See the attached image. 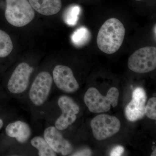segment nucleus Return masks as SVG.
<instances>
[{"instance_id": "obj_4", "label": "nucleus", "mask_w": 156, "mask_h": 156, "mask_svg": "<svg viewBox=\"0 0 156 156\" xmlns=\"http://www.w3.org/2000/svg\"><path fill=\"white\" fill-rule=\"evenodd\" d=\"M128 66L132 71L139 73H145L155 69V47H144L136 50L129 57Z\"/></svg>"}, {"instance_id": "obj_15", "label": "nucleus", "mask_w": 156, "mask_h": 156, "mask_svg": "<svg viewBox=\"0 0 156 156\" xmlns=\"http://www.w3.org/2000/svg\"><path fill=\"white\" fill-rule=\"evenodd\" d=\"M91 38V33L88 29L84 27L77 29L72 36L73 43L77 47H82L87 44Z\"/></svg>"}, {"instance_id": "obj_1", "label": "nucleus", "mask_w": 156, "mask_h": 156, "mask_svg": "<svg viewBox=\"0 0 156 156\" xmlns=\"http://www.w3.org/2000/svg\"><path fill=\"white\" fill-rule=\"evenodd\" d=\"M126 29L121 21L110 18L101 26L97 38L98 48L104 53L111 54L116 52L122 44Z\"/></svg>"}, {"instance_id": "obj_14", "label": "nucleus", "mask_w": 156, "mask_h": 156, "mask_svg": "<svg viewBox=\"0 0 156 156\" xmlns=\"http://www.w3.org/2000/svg\"><path fill=\"white\" fill-rule=\"evenodd\" d=\"M32 146L38 150L39 156H56V153L49 145L44 137L35 136L30 140Z\"/></svg>"}, {"instance_id": "obj_18", "label": "nucleus", "mask_w": 156, "mask_h": 156, "mask_svg": "<svg viewBox=\"0 0 156 156\" xmlns=\"http://www.w3.org/2000/svg\"><path fill=\"white\" fill-rule=\"evenodd\" d=\"M145 115L149 119H156V98L155 97L151 98L148 101L145 106Z\"/></svg>"}, {"instance_id": "obj_9", "label": "nucleus", "mask_w": 156, "mask_h": 156, "mask_svg": "<svg viewBox=\"0 0 156 156\" xmlns=\"http://www.w3.org/2000/svg\"><path fill=\"white\" fill-rule=\"evenodd\" d=\"M52 77L57 88L63 92L74 93L79 89V84L73 71L68 66H56L53 70Z\"/></svg>"}, {"instance_id": "obj_19", "label": "nucleus", "mask_w": 156, "mask_h": 156, "mask_svg": "<svg viewBox=\"0 0 156 156\" xmlns=\"http://www.w3.org/2000/svg\"><path fill=\"white\" fill-rule=\"evenodd\" d=\"M124 151V148L121 146H118L114 148L110 153V156H120L122 155Z\"/></svg>"}, {"instance_id": "obj_16", "label": "nucleus", "mask_w": 156, "mask_h": 156, "mask_svg": "<svg viewBox=\"0 0 156 156\" xmlns=\"http://www.w3.org/2000/svg\"><path fill=\"white\" fill-rule=\"evenodd\" d=\"M13 49V44L10 36L0 30V58L9 56Z\"/></svg>"}, {"instance_id": "obj_20", "label": "nucleus", "mask_w": 156, "mask_h": 156, "mask_svg": "<svg viewBox=\"0 0 156 156\" xmlns=\"http://www.w3.org/2000/svg\"><path fill=\"white\" fill-rule=\"evenodd\" d=\"M92 155L91 151L88 149L82 150L76 152L74 154L72 155V156H87Z\"/></svg>"}, {"instance_id": "obj_10", "label": "nucleus", "mask_w": 156, "mask_h": 156, "mask_svg": "<svg viewBox=\"0 0 156 156\" xmlns=\"http://www.w3.org/2000/svg\"><path fill=\"white\" fill-rule=\"evenodd\" d=\"M146 93L141 87H137L132 93V100L126 106L125 114L128 121L134 122L142 119L145 115Z\"/></svg>"}, {"instance_id": "obj_2", "label": "nucleus", "mask_w": 156, "mask_h": 156, "mask_svg": "<svg viewBox=\"0 0 156 156\" xmlns=\"http://www.w3.org/2000/svg\"><path fill=\"white\" fill-rule=\"evenodd\" d=\"M119 92L115 87L109 89L106 96H104L96 88H90L85 93L84 101L89 110L95 113L106 112L110 110L111 106L118 105Z\"/></svg>"}, {"instance_id": "obj_13", "label": "nucleus", "mask_w": 156, "mask_h": 156, "mask_svg": "<svg viewBox=\"0 0 156 156\" xmlns=\"http://www.w3.org/2000/svg\"><path fill=\"white\" fill-rule=\"evenodd\" d=\"M34 10L45 16L57 14L61 10V0H29Z\"/></svg>"}, {"instance_id": "obj_5", "label": "nucleus", "mask_w": 156, "mask_h": 156, "mask_svg": "<svg viewBox=\"0 0 156 156\" xmlns=\"http://www.w3.org/2000/svg\"><path fill=\"white\" fill-rule=\"evenodd\" d=\"M53 79L50 73L42 71L35 78L30 89L29 97L34 105L40 106L48 100L50 95Z\"/></svg>"}, {"instance_id": "obj_8", "label": "nucleus", "mask_w": 156, "mask_h": 156, "mask_svg": "<svg viewBox=\"0 0 156 156\" xmlns=\"http://www.w3.org/2000/svg\"><path fill=\"white\" fill-rule=\"evenodd\" d=\"M57 103L62 114L56 119L55 127L59 131H63L75 122L80 107L71 98L66 95L60 96Z\"/></svg>"}, {"instance_id": "obj_23", "label": "nucleus", "mask_w": 156, "mask_h": 156, "mask_svg": "<svg viewBox=\"0 0 156 156\" xmlns=\"http://www.w3.org/2000/svg\"><path fill=\"white\" fill-rule=\"evenodd\" d=\"M135 1H141V0H135Z\"/></svg>"}, {"instance_id": "obj_21", "label": "nucleus", "mask_w": 156, "mask_h": 156, "mask_svg": "<svg viewBox=\"0 0 156 156\" xmlns=\"http://www.w3.org/2000/svg\"><path fill=\"white\" fill-rule=\"evenodd\" d=\"M5 123V119L2 115H0V130L4 127Z\"/></svg>"}, {"instance_id": "obj_11", "label": "nucleus", "mask_w": 156, "mask_h": 156, "mask_svg": "<svg viewBox=\"0 0 156 156\" xmlns=\"http://www.w3.org/2000/svg\"><path fill=\"white\" fill-rule=\"evenodd\" d=\"M59 131L54 126L48 127L44 131V137L56 153L66 156L72 151V146Z\"/></svg>"}, {"instance_id": "obj_7", "label": "nucleus", "mask_w": 156, "mask_h": 156, "mask_svg": "<svg viewBox=\"0 0 156 156\" xmlns=\"http://www.w3.org/2000/svg\"><path fill=\"white\" fill-rule=\"evenodd\" d=\"M34 70V68L27 62L20 63L12 73L6 85L9 93L17 95L25 92L28 88Z\"/></svg>"}, {"instance_id": "obj_22", "label": "nucleus", "mask_w": 156, "mask_h": 156, "mask_svg": "<svg viewBox=\"0 0 156 156\" xmlns=\"http://www.w3.org/2000/svg\"><path fill=\"white\" fill-rule=\"evenodd\" d=\"M151 156H156V150L155 149L154 150L153 152L151 154Z\"/></svg>"}, {"instance_id": "obj_3", "label": "nucleus", "mask_w": 156, "mask_h": 156, "mask_svg": "<svg viewBox=\"0 0 156 156\" xmlns=\"http://www.w3.org/2000/svg\"><path fill=\"white\" fill-rule=\"evenodd\" d=\"M5 17L16 27H23L32 21L35 12L28 0H6Z\"/></svg>"}, {"instance_id": "obj_17", "label": "nucleus", "mask_w": 156, "mask_h": 156, "mask_svg": "<svg viewBox=\"0 0 156 156\" xmlns=\"http://www.w3.org/2000/svg\"><path fill=\"white\" fill-rule=\"evenodd\" d=\"M80 11V8L79 6H72L69 8L64 14V19L65 22L70 26L75 25L77 22L78 16Z\"/></svg>"}, {"instance_id": "obj_6", "label": "nucleus", "mask_w": 156, "mask_h": 156, "mask_svg": "<svg viewBox=\"0 0 156 156\" xmlns=\"http://www.w3.org/2000/svg\"><path fill=\"white\" fill-rule=\"evenodd\" d=\"M91 127L95 139L101 140L117 134L121 128V123L116 117L101 114L92 119Z\"/></svg>"}, {"instance_id": "obj_12", "label": "nucleus", "mask_w": 156, "mask_h": 156, "mask_svg": "<svg viewBox=\"0 0 156 156\" xmlns=\"http://www.w3.org/2000/svg\"><path fill=\"white\" fill-rule=\"evenodd\" d=\"M5 131L7 136L15 138L17 142L20 144L27 142L32 134V130L29 125L21 121L9 123L6 126Z\"/></svg>"}]
</instances>
